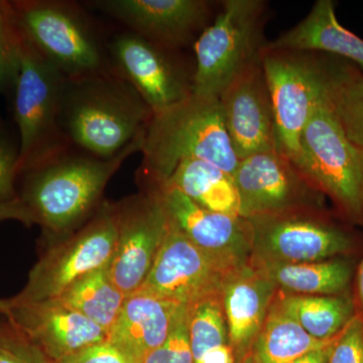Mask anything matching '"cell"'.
Instances as JSON below:
<instances>
[{"mask_svg":"<svg viewBox=\"0 0 363 363\" xmlns=\"http://www.w3.org/2000/svg\"><path fill=\"white\" fill-rule=\"evenodd\" d=\"M145 133L111 159H99L71 147L23 172L18 199L35 224L45 230L71 233L96 213L112 177L128 157L142 150Z\"/></svg>","mask_w":363,"mask_h":363,"instance_id":"obj_1","label":"cell"},{"mask_svg":"<svg viewBox=\"0 0 363 363\" xmlns=\"http://www.w3.org/2000/svg\"><path fill=\"white\" fill-rule=\"evenodd\" d=\"M152 117L149 105L113 70L67 79L61 128L69 145L90 156L111 159L143 135Z\"/></svg>","mask_w":363,"mask_h":363,"instance_id":"obj_2","label":"cell"},{"mask_svg":"<svg viewBox=\"0 0 363 363\" xmlns=\"http://www.w3.org/2000/svg\"><path fill=\"white\" fill-rule=\"evenodd\" d=\"M140 154L145 190L161 188L184 160H203L234 175L240 160L231 147L218 98L192 95L152 114Z\"/></svg>","mask_w":363,"mask_h":363,"instance_id":"obj_3","label":"cell"},{"mask_svg":"<svg viewBox=\"0 0 363 363\" xmlns=\"http://www.w3.org/2000/svg\"><path fill=\"white\" fill-rule=\"evenodd\" d=\"M11 6L21 33L68 80L111 70L106 45L77 2L16 0Z\"/></svg>","mask_w":363,"mask_h":363,"instance_id":"obj_4","label":"cell"},{"mask_svg":"<svg viewBox=\"0 0 363 363\" xmlns=\"http://www.w3.org/2000/svg\"><path fill=\"white\" fill-rule=\"evenodd\" d=\"M267 2L223 0L220 11L194 44L193 95L219 98L231 82L262 58Z\"/></svg>","mask_w":363,"mask_h":363,"instance_id":"obj_5","label":"cell"},{"mask_svg":"<svg viewBox=\"0 0 363 363\" xmlns=\"http://www.w3.org/2000/svg\"><path fill=\"white\" fill-rule=\"evenodd\" d=\"M66 80L21 30V65L13 89L20 140L18 177L71 149L60 121Z\"/></svg>","mask_w":363,"mask_h":363,"instance_id":"obj_6","label":"cell"},{"mask_svg":"<svg viewBox=\"0 0 363 363\" xmlns=\"http://www.w3.org/2000/svg\"><path fill=\"white\" fill-rule=\"evenodd\" d=\"M297 167L343 218L363 222V150L344 133L325 94L303 131Z\"/></svg>","mask_w":363,"mask_h":363,"instance_id":"obj_7","label":"cell"},{"mask_svg":"<svg viewBox=\"0 0 363 363\" xmlns=\"http://www.w3.org/2000/svg\"><path fill=\"white\" fill-rule=\"evenodd\" d=\"M266 74L277 128V147L297 166L301 138L325 94V55L264 45Z\"/></svg>","mask_w":363,"mask_h":363,"instance_id":"obj_8","label":"cell"},{"mask_svg":"<svg viewBox=\"0 0 363 363\" xmlns=\"http://www.w3.org/2000/svg\"><path fill=\"white\" fill-rule=\"evenodd\" d=\"M247 220L252 227L250 264L255 267L319 262L346 257L354 250V236L328 210Z\"/></svg>","mask_w":363,"mask_h":363,"instance_id":"obj_9","label":"cell"},{"mask_svg":"<svg viewBox=\"0 0 363 363\" xmlns=\"http://www.w3.org/2000/svg\"><path fill=\"white\" fill-rule=\"evenodd\" d=\"M118 234L116 205H101L80 230L40 257L16 302H40L58 298L76 281L108 264Z\"/></svg>","mask_w":363,"mask_h":363,"instance_id":"obj_10","label":"cell"},{"mask_svg":"<svg viewBox=\"0 0 363 363\" xmlns=\"http://www.w3.org/2000/svg\"><path fill=\"white\" fill-rule=\"evenodd\" d=\"M245 219L327 209V198L278 150L241 160L233 175Z\"/></svg>","mask_w":363,"mask_h":363,"instance_id":"obj_11","label":"cell"},{"mask_svg":"<svg viewBox=\"0 0 363 363\" xmlns=\"http://www.w3.org/2000/svg\"><path fill=\"white\" fill-rule=\"evenodd\" d=\"M243 267L205 252L169 222L161 250L136 292L189 307L204 298L221 296L229 277Z\"/></svg>","mask_w":363,"mask_h":363,"instance_id":"obj_12","label":"cell"},{"mask_svg":"<svg viewBox=\"0 0 363 363\" xmlns=\"http://www.w3.org/2000/svg\"><path fill=\"white\" fill-rule=\"evenodd\" d=\"M114 73L136 91L152 111H167L193 95V74L169 51L126 32L113 35L106 45Z\"/></svg>","mask_w":363,"mask_h":363,"instance_id":"obj_13","label":"cell"},{"mask_svg":"<svg viewBox=\"0 0 363 363\" xmlns=\"http://www.w3.org/2000/svg\"><path fill=\"white\" fill-rule=\"evenodd\" d=\"M118 234L108 274L125 297L140 290L169 233V220L157 190H145L116 205Z\"/></svg>","mask_w":363,"mask_h":363,"instance_id":"obj_14","label":"cell"},{"mask_svg":"<svg viewBox=\"0 0 363 363\" xmlns=\"http://www.w3.org/2000/svg\"><path fill=\"white\" fill-rule=\"evenodd\" d=\"M87 6L174 52L194 45L214 18L213 2L208 0H94Z\"/></svg>","mask_w":363,"mask_h":363,"instance_id":"obj_15","label":"cell"},{"mask_svg":"<svg viewBox=\"0 0 363 363\" xmlns=\"http://www.w3.org/2000/svg\"><path fill=\"white\" fill-rule=\"evenodd\" d=\"M218 99L227 135L240 162L278 150L274 107L262 58L234 79Z\"/></svg>","mask_w":363,"mask_h":363,"instance_id":"obj_16","label":"cell"},{"mask_svg":"<svg viewBox=\"0 0 363 363\" xmlns=\"http://www.w3.org/2000/svg\"><path fill=\"white\" fill-rule=\"evenodd\" d=\"M157 190L172 225L205 252L247 266L252 259V227L247 219L210 211L196 204L178 189Z\"/></svg>","mask_w":363,"mask_h":363,"instance_id":"obj_17","label":"cell"},{"mask_svg":"<svg viewBox=\"0 0 363 363\" xmlns=\"http://www.w3.org/2000/svg\"><path fill=\"white\" fill-rule=\"evenodd\" d=\"M9 301L11 309L4 316L52 362L107 340L108 334L101 327L56 300Z\"/></svg>","mask_w":363,"mask_h":363,"instance_id":"obj_18","label":"cell"},{"mask_svg":"<svg viewBox=\"0 0 363 363\" xmlns=\"http://www.w3.org/2000/svg\"><path fill=\"white\" fill-rule=\"evenodd\" d=\"M188 311V306L135 292L125 297L107 342L130 363H143L161 346L174 326Z\"/></svg>","mask_w":363,"mask_h":363,"instance_id":"obj_19","label":"cell"},{"mask_svg":"<svg viewBox=\"0 0 363 363\" xmlns=\"http://www.w3.org/2000/svg\"><path fill=\"white\" fill-rule=\"evenodd\" d=\"M277 292L262 269L252 264L234 272L224 284L221 300L234 357L250 352Z\"/></svg>","mask_w":363,"mask_h":363,"instance_id":"obj_20","label":"cell"},{"mask_svg":"<svg viewBox=\"0 0 363 363\" xmlns=\"http://www.w3.org/2000/svg\"><path fill=\"white\" fill-rule=\"evenodd\" d=\"M335 9L333 0H317L300 23L267 47L330 55L363 70V39L339 23Z\"/></svg>","mask_w":363,"mask_h":363,"instance_id":"obj_21","label":"cell"},{"mask_svg":"<svg viewBox=\"0 0 363 363\" xmlns=\"http://www.w3.org/2000/svg\"><path fill=\"white\" fill-rule=\"evenodd\" d=\"M257 267L262 269L278 291L291 295H342L350 292L355 274L354 262L345 257Z\"/></svg>","mask_w":363,"mask_h":363,"instance_id":"obj_22","label":"cell"},{"mask_svg":"<svg viewBox=\"0 0 363 363\" xmlns=\"http://www.w3.org/2000/svg\"><path fill=\"white\" fill-rule=\"evenodd\" d=\"M335 338L322 341L312 337L289 314L277 292L247 357L252 363H290L310 351L330 345Z\"/></svg>","mask_w":363,"mask_h":363,"instance_id":"obj_23","label":"cell"},{"mask_svg":"<svg viewBox=\"0 0 363 363\" xmlns=\"http://www.w3.org/2000/svg\"><path fill=\"white\" fill-rule=\"evenodd\" d=\"M164 186L178 189L210 211L240 216V195L233 176L211 162L184 160Z\"/></svg>","mask_w":363,"mask_h":363,"instance_id":"obj_24","label":"cell"},{"mask_svg":"<svg viewBox=\"0 0 363 363\" xmlns=\"http://www.w3.org/2000/svg\"><path fill=\"white\" fill-rule=\"evenodd\" d=\"M325 100L346 136L363 150V70L325 55Z\"/></svg>","mask_w":363,"mask_h":363,"instance_id":"obj_25","label":"cell"},{"mask_svg":"<svg viewBox=\"0 0 363 363\" xmlns=\"http://www.w3.org/2000/svg\"><path fill=\"white\" fill-rule=\"evenodd\" d=\"M289 314L318 340H332L357 314L354 297L342 295H291L278 291Z\"/></svg>","mask_w":363,"mask_h":363,"instance_id":"obj_26","label":"cell"},{"mask_svg":"<svg viewBox=\"0 0 363 363\" xmlns=\"http://www.w3.org/2000/svg\"><path fill=\"white\" fill-rule=\"evenodd\" d=\"M52 300L80 313L108 334L116 323L125 296L112 283L106 264L79 279Z\"/></svg>","mask_w":363,"mask_h":363,"instance_id":"obj_27","label":"cell"},{"mask_svg":"<svg viewBox=\"0 0 363 363\" xmlns=\"http://www.w3.org/2000/svg\"><path fill=\"white\" fill-rule=\"evenodd\" d=\"M188 330L195 362L212 348L229 345L228 327L221 296L188 307Z\"/></svg>","mask_w":363,"mask_h":363,"instance_id":"obj_28","label":"cell"},{"mask_svg":"<svg viewBox=\"0 0 363 363\" xmlns=\"http://www.w3.org/2000/svg\"><path fill=\"white\" fill-rule=\"evenodd\" d=\"M20 65V28L11 1L0 0V95L14 89Z\"/></svg>","mask_w":363,"mask_h":363,"instance_id":"obj_29","label":"cell"},{"mask_svg":"<svg viewBox=\"0 0 363 363\" xmlns=\"http://www.w3.org/2000/svg\"><path fill=\"white\" fill-rule=\"evenodd\" d=\"M0 363L54 362L4 316V320H0Z\"/></svg>","mask_w":363,"mask_h":363,"instance_id":"obj_30","label":"cell"},{"mask_svg":"<svg viewBox=\"0 0 363 363\" xmlns=\"http://www.w3.org/2000/svg\"><path fill=\"white\" fill-rule=\"evenodd\" d=\"M20 140L0 123V203L16 201L18 192L16 181L18 178Z\"/></svg>","mask_w":363,"mask_h":363,"instance_id":"obj_31","label":"cell"},{"mask_svg":"<svg viewBox=\"0 0 363 363\" xmlns=\"http://www.w3.org/2000/svg\"><path fill=\"white\" fill-rule=\"evenodd\" d=\"M143 363H195L189 339L188 311L178 320L167 340Z\"/></svg>","mask_w":363,"mask_h":363,"instance_id":"obj_32","label":"cell"},{"mask_svg":"<svg viewBox=\"0 0 363 363\" xmlns=\"http://www.w3.org/2000/svg\"><path fill=\"white\" fill-rule=\"evenodd\" d=\"M328 363H363V318L358 313L334 340Z\"/></svg>","mask_w":363,"mask_h":363,"instance_id":"obj_33","label":"cell"},{"mask_svg":"<svg viewBox=\"0 0 363 363\" xmlns=\"http://www.w3.org/2000/svg\"><path fill=\"white\" fill-rule=\"evenodd\" d=\"M54 363H130L106 341L90 346Z\"/></svg>","mask_w":363,"mask_h":363,"instance_id":"obj_34","label":"cell"},{"mask_svg":"<svg viewBox=\"0 0 363 363\" xmlns=\"http://www.w3.org/2000/svg\"><path fill=\"white\" fill-rule=\"evenodd\" d=\"M9 219L23 222L28 225L35 224L33 215L26 209L20 199L16 201L0 203V221L9 220Z\"/></svg>","mask_w":363,"mask_h":363,"instance_id":"obj_35","label":"cell"},{"mask_svg":"<svg viewBox=\"0 0 363 363\" xmlns=\"http://www.w3.org/2000/svg\"><path fill=\"white\" fill-rule=\"evenodd\" d=\"M235 357L230 345H222L212 348L202 355L195 363H234Z\"/></svg>","mask_w":363,"mask_h":363,"instance_id":"obj_36","label":"cell"},{"mask_svg":"<svg viewBox=\"0 0 363 363\" xmlns=\"http://www.w3.org/2000/svg\"><path fill=\"white\" fill-rule=\"evenodd\" d=\"M332 345H333V343L326 346V347L310 351V352L306 353V354L290 363H328Z\"/></svg>","mask_w":363,"mask_h":363,"instance_id":"obj_37","label":"cell"},{"mask_svg":"<svg viewBox=\"0 0 363 363\" xmlns=\"http://www.w3.org/2000/svg\"><path fill=\"white\" fill-rule=\"evenodd\" d=\"M357 288H355V304L358 314L363 318V259L357 267Z\"/></svg>","mask_w":363,"mask_h":363,"instance_id":"obj_38","label":"cell"},{"mask_svg":"<svg viewBox=\"0 0 363 363\" xmlns=\"http://www.w3.org/2000/svg\"><path fill=\"white\" fill-rule=\"evenodd\" d=\"M9 309H11V301L0 300V314L7 315Z\"/></svg>","mask_w":363,"mask_h":363,"instance_id":"obj_39","label":"cell"},{"mask_svg":"<svg viewBox=\"0 0 363 363\" xmlns=\"http://www.w3.org/2000/svg\"><path fill=\"white\" fill-rule=\"evenodd\" d=\"M243 363H252V362H250V358H248L247 357H245V362H243Z\"/></svg>","mask_w":363,"mask_h":363,"instance_id":"obj_40","label":"cell"}]
</instances>
